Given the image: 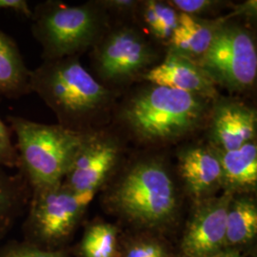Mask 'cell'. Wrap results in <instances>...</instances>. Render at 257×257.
<instances>
[{
	"mask_svg": "<svg viewBox=\"0 0 257 257\" xmlns=\"http://www.w3.org/2000/svg\"><path fill=\"white\" fill-rule=\"evenodd\" d=\"M179 15L168 1L143 0L139 3L136 22L157 44L167 48L178 25Z\"/></svg>",
	"mask_w": 257,
	"mask_h": 257,
	"instance_id": "obj_18",
	"label": "cell"
},
{
	"mask_svg": "<svg viewBox=\"0 0 257 257\" xmlns=\"http://www.w3.org/2000/svg\"><path fill=\"white\" fill-rule=\"evenodd\" d=\"M17 137L19 172L32 190L62 183L85 134L59 124H43L17 115L7 117Z\"/></svg>",
	"mask_w": 257,
	"mask_h": 257,
	"instance_id": "obj_5",
	"label": "cell"
},
{
	"mask_svg": "<svg viewBox=\"0 0 257 257\" xmlns=\"http://www.w3.org/2000/svg\"><path fill=\"white\" fill-rule=\"evenodd\" d=\"M159 44L134 20H110L91 51L95 78L108 89L119 92L160 63Z\"/></svg>",
	"mask_w": 257,
	"mask_h": 257,
	"instance_id": "obj_6",
	"label": "cell"
},
{
	"mask_svg": "<svg viewBox=\"0 0 257 257\" xmlns=\"http://www.w3.org/2000/svg\"><path fill=\"white\" fill-rule=\"evenodd\" d=\"M224 18L207 19L180 13L178 25L166 51L198 63L211 46Z\"/></svg>",
	"mask_w": 257,
	"mask_h": 257,
	"instance_id": "obj_14",
	"label": "cell"
},
{
	"mask_svg": "<svg viewBox=\"0 0 257 257\" xmlns=\"http://www.w3.org/2000/svg\"><path fill=\"white\" fill-rule=\"evenodd\" d=\"M257 233V205L251 194H234L226 217V248L250 243Z\"/></svg>",
	"mask_w": 257,
	"mask_h": 257,
	"instance_id": "obj_17",
	"label": "cell"
},
{
	"mask_svg": "<svg viewBox=\"0 0 257 257\" xmlns=\"http://www.w3.org/2000/svg\"><path fill=\"white\" fill-rule=\"evenodd\" d=\"M95 194L75 193L63 183L32 190L23 225L26 241L46 248L63 243L74 232Z\"/></svg>",
	"mask_w": 257,
	"mask_h": 257,
	"instance_id": "obj_8",
	"label": "cell"
},
{
	"mask_svg": "<svg viewBox=\"0 0 257 257\" xmlns=\"http://www.w3.org/2000/svg\"><path fill=\"white\" fill-rule=\"evenodd\" d=\"M142 81L153 83L216 99L220 92L200 65L193 60L166 51L160 63L144 75Z\"/></svg>",
	"mask_w": 257,
	"mask_h": 257,
	"instance_id": "obj_13",
	"label": "cell"
},
{
	"mask_svg": "<svg viewBox=\"0 0 257 257\" xmlns=\"http://www.w3.org/2000/svg\"><path fill=\"white\" fill-rule=\"evenodd\" d=\"M198 65L217 88L244 94L255 87L257 44L254 32L236 19L224 18Z\"/></svg>",
	"mask_w": 257,
	"mask_h": 257,
	"instance_id": "obj_7",
	"label": "cell"
},
{
	"mask_svg": "<svg viewBox=\"0 0 257 257\" xmlns=\"http://www.w3.org/2000/svg\"><path fill=\"white\" fill-rule=\"evenodd\" d=\"M120 257H170L168 249L158 240L139 237L128 242Z\"/></svg>",
	"mask_w": 257,
	"mask_h": 257,
	"instance_id": "obj_23",
	"label": "cell"
},
{
	"mask_svg": "<svg viewBox=\"0 0 257 257\" xmlns=\"http://www.w3.org/2000/svg\"><path fill=\"white\" fill-rule=\"evenodd\" d=\"M123 140L107 128L85 134L62 183L75 193H96L123 156Z\"/></svg>",
	"mask_w": 257,
	"mask_h": 257,
	"instance_id": "obj_9",
	"label": "cell"
},
{
	"mask_svg": "<svg viewBox=\"0 0 257 257\" xmlns=\"http://www.w3.org/2000/svg\"><path fill=\"white\" fill-rule=\"evenodd\" d=\"M214 257H243L241 255L240 251L236 248H226L219 254Z\"/></svg>",
	"mask_w": 257,
	"mask_h": 257,
	"instance_id": "obj_28",
	"label": "cell"
},
{
	"mask_svg": "<svg viewBox=\"0 0 257 257\" xmlns=\"http://www.w3.org/2000/svg\"><path fill=\"white\" fill-rule=\"evenodd\" d=\"M32 188L20 172L8 174L0 168V238L29 205Z\"/></svg>",
	"mask_w": 257,
	"mask_h": 257,
	"instance_id": "obj_19",
	"label": "cell"
},
{
	"mask_svg": "<svg viewBox=\"0 0 257 257\" xmlns=\"http://www.w3.org/2000/svg\"><path fill=\"white\" fill-rule=\"evenodd\" d=\"M105 203L138 228L156 230L172 225L178 216L181 199L168 159L155 153L131 159L106 193Z\"/></svg>",
	"mask_w": 257,
	"mask_h": 257,
	"instance_id": "obj_3",
	"label": "cell"
},
{
	"mask_svg": "<svg viewBox=\"0 0 257 257\" xmlns=\"http://www.w3.org/2000/svg\"><path fill=\"white\" fill-rule=\"evenodd\" d=\"M168 3L179 13L199 18L214 17L233 5L230 1L222 0H171Z\"/></svg>",
	"mask_w": 257,
	"mask_h": 257,
	"instance_id": "obj_21",
	"label": "cell"
},
{
	"mask_svg": "<svg viewBox=\"0 0 257 257\" xmlns=\"http://www.w3.org/2000/svg\"><path fill=\"white\" fill-rule=\"evenodd\" d=\"M223 174V192L252 194L257 188V142L234 151L218 153Z\"/></svg>",
	"mask_w": 257,
	"mask_h": 257,
	"instance_id": "obj_15",
	"label": "cell"
},
{
	"mask_svg": "<svg viewBox=\"0 0 257 257\" xmlns=\"http://www.w3.org/2000/svg\"><path fill=\"white\" fill-rule=\"evenodd\" d=\"M231 194L193 203L181 242L186 257H214L226 249V217Z\"/></svg>",
	"mask_w": 257,
	"mask_h": 257,
	"instance_id": "obj_10",
	"label": "cell"
},
{
	"mask_svg": "<svg viewBox=\"0 0 257 257\" xmlns=\"http://www.w3.org/2000/svg\"><path fill=\"white\" fill-rule=\"evenodd\" d=\"M1 11H13L19 15L31 19L33 10L26 0H0V12Z\"/></svg>",
	"mask_w": 257,
	"mask_h": 257,
	"instance_id": "obj_27",
	"label": "cell"
},
{
	"mask_svg": "<svg viewBox=\"0 0 257 257\" xmlns=\"http://www.w3.org/2000/svg\"><path fill=\"white\" fill-rule=\"evenodd\" d=\"M31 31L42 48L43 60L79 56L91 50L110 25L99 0L71 6L59 0L38 3Z\"/></svg>",
	"mask_w": 257,
	"mask_h": 257,
	"instance_id": "obj_4",
	"label": "cell"
},
{
	"mask_svg": "<svg viewBox=\"0 0 257 257\" xmlns=\"http://www.w3.org/2000/svg\"><path fill=\"white\" fill-rule=\"evenodd\" d=\"M176 173L193 203L213 197L223 190L219 156L206 141L182 144L178 148Z\"/></svg>",
	"mask_w": 257,
	"mask_h": 257,
	"instance_id": "obj_12",
	"label": "cell"
},
{
	"mask_svg": "<svg viewBox=\"0 0 257 257\" xmlns=\"http://www.w3.org/2000/svg\"><path fill=\"white\" fill-rule=\"evenodd\" d=\"M182 257H186V256H184V255H182Z\"/></svg>",
	"mask_w": 257,
	"mask_h": 257,
	"instance_id": "obj_29",
	"label": "cell"
},
{
	"mask_svg": "<svg viewBox=\"0 0 257 257\" xmlns=\"http://www.w3.org/2000/svg\"><path fill=\"white\" fill-rule=\"evenodd\" d=\"M256 0H248L243 4L232 5L231 12L227 15L229 19H239L244 18L245 19H255L256 18L257 4Z\"/></svg>",
	"mask_w": 257,
	"mask_h": 257,
	"instance_id": "obj_26",
	"label": "cell"
},
{
	"mask_svg": "<svg viewBox=\"0 0 257 257\" xmlns=\"http://www.w3.org/2000/svg\"><path fill=\"white\" fill-rule=\"evenodd\" d=\"M205 141L218 153L234 151L256 140V109L237 96L219 95L204 131Z\"/></svg>",
	"mask_w": 257,
	"mask_h": 257,
	"instance_id": "obj_11",
	"label": "cell"
},
{
	"mask_svg": "<svg viewBox=\"0 0 257 257\" xmlns=\"http://www.w3.org/2000/svg\"><path fill=\"white\" fill-rule=\"evenodd\" d=\"M118 230L107 222L92 223L84 231L79 245L81 257H120Z\"/></svg>",
	"mask_w": 257,
	"mask_h": 257,
	"instance_id": "obj_20",
	"label": "cell"
},
{
	"mask_svg": "<svg viewBox=\"0 0 257 257\" xmlns=\"http://www.w3.org/2000/svg\"><path fill=\"white\" fill-rule=\"evenodd\" d=\"M0 257H68L64 251L39 247L26 240L12 241L0 247Z\"/></svg>",
	"mask_w": 257,
	"mask_h": 257,
	"instance_id": "obj_22",
	"label": "cell"
},
{
	"mask_svg": "<svg viewBox=\"0 0 257 257\" xmlns=\"http://www.w3.org/2000/svg\"><path fill=\"white\" fill-rule=\"evenodd\" d=\"M19 153L12 140V130L0 117V168L19 169Z\"/></svg>",
	"mask_w": 257,
	"mask_h": 257,
	"instance_id": "obj_24",
	"label": "cell"
},
{
	"mask_svg": "<svg viewBox=\"0 0 257 257\" xmlns=\"http://www.w3.org/2000/svg\"><path fill=\"white\" fill-rule=\"evenodd\" d=\"M30 88L53 110L60 126L79 134L107 128L117 104L118 92L89 73L79 56L43 60L31 71Z\"/></svg>",
	"mask_w": 257,
	"mask_h": 257,
	"instance_id": "obj_2",
	"label": "cell"
},
{
	"mask_svg": "<svg viewBox=\"0 0 257 257\" xmlns=\"http://www.w3.org/2000/svg\"><path fill=\"white\" fill-rule=\"evenodd\" d=\"M110 19L134 20L140 1L138 0H99Z\"/></svg>",
	"mask_w": 257,
	"mask_h": 257,
	"instance_id": "obj_25",
	"label": "cell"
},
{
	"mask_svg": "<svg viewBox=\"0 0 257 257\" xmlns=\"http://www.w3.org/2000/svg\"><path fill=\"white\" fill-rule=\"evenodd\" d=\"M215 99L142 81L113 111L123 137L159 150L204 133Z\"/></svg>",
	"mask_w": 257,
	"mask_h": 257,
	"instance_id": "obj_1",
	"label": "cell"
},
{
	"mask_svg": "<svg viewBox=\"0 0 257 257\" xmlns=\"http://www.w3.org/2000/svg\"><path fill=\"white\" fill-rule=\"evenodd\" d=\"M30 74L17 42L0 30V95L16 99L31 93Z\"/></svg>",
	"mask_w": 257,
	"mask_h": 257,
	"instance_id": "obj_16",
	"label": "cell"
}]
</instances>
